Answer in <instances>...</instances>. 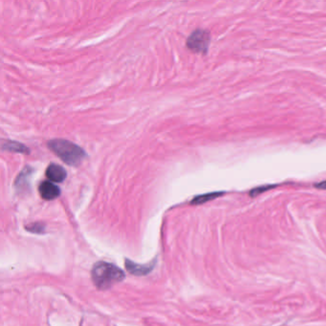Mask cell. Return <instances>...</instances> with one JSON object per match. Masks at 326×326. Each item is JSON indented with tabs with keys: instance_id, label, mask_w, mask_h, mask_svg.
<instances>
[{
	"instance_id": "obj_1",
	"label": "cell",
	"mask_w": 326,
	"mask_h": 326,
	"mask_svg": "<svg viewBox=\"0 0 326 326\" xmlns=\"http://www.w3.org/2000/svg\"><path fill=\"white\" fill-rule=\"evenodd\" d=\"M47 145L59 158L72 166H78L86 157L85 151L70 141L55 139L49 141Z\"/></svg>"
},
{
	"instance_id": "obj_2",
	"label": "cell",
	"mask_w": 326,
	"mask_h": 326,
	"mask_svg": "<svg viewBox=\"0 0 326 326\" xmlns=\"http://www.w3.org/2000/svg\"><path fill=\"white\" fill-rule=\"evenodd\" d=\"M92 280L99 289H107L124 279V273L115 265L98 262L92 269Z\"/></svg>"
},
{
	"instance_id": "obj_3",
	"label": "cell",
	"mask_w": 326,
	"mask_h": 326,
	"mask_svg": "<svg viewBox=\"0 0 326 326\" xmlns=\"http://www.w3.org/2000/svg\"><path fill=\"white\" fill-rule=\"evenodd\" d=\"M210 42V33L206 30L194 31L186 41V46L194 53L206 54Z\"/></svg>"
},
{
	"instance_id": "obj_4",
	"label": "cell",
	"mask_w": 326,
	"mask_h": 326,
	"mask_svg": "<svg viewBox=\"0 0 326 326\" xmlns=\"http://www.w3.org/2000/svg\"><path fill=\"white\" fill-rule=\"evenodd\" d=\"M47 178L49 180H51L52 182H55V183H61V182H63L67 176V172L66 170L57 164V163H51L48 167H47L46 172Z\"/></svg>"
},
{
	"instance_id": "obj_5",
	"label": "cell",
	"mask_w": 326,
	"mask_h": 326,
	"mask_svg": "<svg viewBox=\"0 0 326 326\" xmlns=\"http://www.w3.org/2000/svg\"><path fill=\"white\" fill-rule=\"evenodd\" d=\"M40 193L41 196L45 199V200H54L56 198H58L61 194V189L60 187L55 185L52 182H48V181H44L41 184L40 186Z\"/></svg>"
},
{
	"instance_id": "obj_6",
	"label": "cell",
	"mask_w": 326,
	"mask_h": 326,
	"mask_svg": "<svg viewBox=\"0 0 326 326\" xmlns=\"http://www.w3.org/2000/svg\"><path fill=\"white\" fill-rule=\"evenodd\" d=\"M126 269L133 275L136 276H142V275H145L147 273H149L153 266L152 265H137L129 260H126V264H125Z\"/></svg>"
},
{
	"instance_id": "obj_7",
	"label": "cell",
	"mask_w": 326,
	"mask_h": 326,
	"mask_svg": "<svg viewBox=\"0 0 326 326\" xmlns=\"http://www.w3.org/2000/svg\"><path fill=\"white\" fill-rule=\"evenodd\" d=\"M2 148L4 150L19 152V153H25V154H28L30 151L29 148L26 147L22 143H20L18 142H13V141H6L2 144Z\"/></svg>"
},
{
	"instance_id": "obj_8",
	"label": "cell",
	"mask_w": 326,
	"mask_h": 326,
	"mask_svg": "<svg viewBox=\"0 0 326 326\" xmlns=\"http://www.w3.org/2000/svg\"><path fill=\"white\" fill-rule=\"evenodd\" d=\"M224 194V192L222 191H218V192H210V193H207V194H202V195H199V196H196L191 204L192 205H200V204H204L208 201H210V200H213L217 197H220Z\"/></svg>"
},
{
	"instance_id": "obj_9",
	"label": "cell",
	"mask_w": 326,
	"mask_h": 326,
	"mask_svg": "<svg viewBox=\"0 0 326 326\" xmlns=\"http://www.w3.org/2000/svg\"><path fill=\"white\" fill-rule=\"evenodd\" d=\"M32 169L30 167H26L24 170L21 171V173L19 175L17 181H16V186L19 187L20 189H24L25 186H28V178L31 176Z\"/></svg>"
},
{
	"instance_id": "obj_10",
	"label": "cell",
	"mask_w": 326,
	"mask_h": 326,
	"mask_svg": "<svg viewBox=\"0 0 326 326\" xmlns=\"http://www.w3.org/2000/svg\"><path fill=\"white\" fill-rule=\"evenodd\" d=\"M276 186H278V185H265V186H257V187L253 188L250 191V196L251 197H256L257 195H259L260 193H263V192H265V191H267L269 189L275 188Z\"/></svg>"
},
{
	"instance_id": "obj_11",
	"label": "cell",
	"mask_w": 326,
	"mask_h": 326,
	"mask_svg": "<svg viewBox=\"0 0 326 326\" xmlns=\"http://www.w3.org/2000/svg\"><path fill=\"white\" fill-rule=\"evenodd\" d=\"M43 230V226H41V224H33L31 225L29 231L34 232V233H41Z\"/></svg>"
},
{
	"instance_id": "obj_12",
	"label": "cell",
	"mask_w": 326,
	"mask_h": 326,
	"mask_svg": "<svg viewBox=\"0 0 326 326\" xmlns=\"http://www.w3.org/2000/svg\"><path fill=\"white\" fill-rule=\"evenodd\" d=\"M315 187H317V188H319V189H326V180L322 181V182H320V183H317V184L315 185Z\"/></svg>"
}]
</instances>
